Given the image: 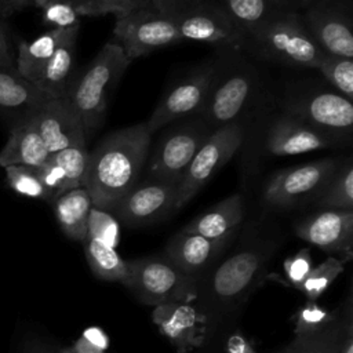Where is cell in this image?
Here are the masks:
<instances>
[{"mask_svg": "<svg viewBox=\"0 0 353 353\" xmlns=\"http://www.w3.org/2000/svg\"><path fill=\"white\" fill-rule=\"evenodd\" d=\"M150 142L146 124L139 123L110 132L88 152L83 188L94 207L110 211L139 182Z\"/></svg>", "mask_w": 353, "mask_h": 353, "instance_id": "1", "label": "cell"}, {"mask_svg": "<svg viewBox=\"0 0 353 353\" xmlns=\"http://www.w3.org/2000/svg\"><path fill=\"white\" fill-rule=\"evenodd\" d=\"M130 63L121 46L110 39L84 70L73 76L65 97L79 113L87 139L102 125L108 98Z\"/></svg>", "mask_w": 353, "mask_h": 353, "instance_id": "2", "label": "cell"}, {"mask_svg": "<svg viewBox=\"0 0 353 353\" xmlns=\"http://www.w3.org/2000/svg\"><path fill=\"white\" fill-rule=\"evenodd\" d=\"M299 11L277 17L255 29L247 36L245 47L272 62L316 69L323 51L305 29Z\"/></svg>", "mask_w": 353, "mask_h": 353, "instance_id": "3", "label": "cell"}, {"mask_svg": "<svg viewBox=\"0 0 353 353\" xmlns=\"http://www.w3.org/2000/svg\"><path fill=\"white\" fill-rule=\"evenodd\" d=\"M175 121L178 123L168 127L149 149L143 168L146 179L178 185L192 159L214 131L200 116Z\"/></svg>", "mask_w": 353, "mask_h": 353, "instance_id": "4", "label": "cell"}, {"mask_svg": "<svg viewBox=\"0 0 353 353\" xmlns=\"http://www.w3.org/2000/svg\"><path fill=\"white\" fill-rule=\"evenodd\" d=\"M132 62L153 51L182 41L175 18L152 7H138L116 15L113 39Z\"/></svg>", "mask_w": 353, "mask_h": 353, "instance_id": "5", "label": "cell"}, {"mask_svg": "<svg viewBox=\"0 0 353 353\" xmlns=\"http://www.w3.org/2000/svg\"><path fill=\"white\" fill-rule=\"evenodd\" d=\"M132 290L146 305L159 306L174 302L188 303L196 296L194 280L167 258H139L127 261Z\"/></svg>", "mask_w": 353, "mask_h": 353, "instance_id": "6", "label": "cell"}, {"mask_svg": "<svg viewBox=\"0 0 353 353\" xmlns=\"http://www.w3.org/2000/svg\"><path fill=\"white\" fill-rule=\"evenodd\" d=\"M244 141L241 121L219 127L211 132L197 150L176 185L175 210L190 201L199 190L233 157Z\"/></svg>", "mask_w": 353, "mask_h": 353, "instance_id": "7", "label": "cell"}, {"mask_svg": "<svg viewBox=\"0 0 353 353\" xmlns=\"http://www.w3.org/2000/svg\"><path fill=\"white\" fill-rule=\"evenodd\" d=\"M288 112L338 143L349 141L353 128V103L335 90H314L292 94L283 103Z\"/></svg>", "mask_w": 353, "mask_h": 353, "instance_id": "8", "label": "cell"}, {"mask_svg": "<svg viewBox=\"0 0 353 353\" xmlns=\"http://www.w3.org/2000/svg\"><path fill=\"white\" fill-rule=\"evenodd\" d=\"M258 84L255 70L248 66L219 68L199 116L212 130L240 121V116L256 94Z\"/></svg>", "mask_w": 353, "mask_h": 353, "instance_id": "9", "label": "cell"}, {"mask_svg": "<svg viewBox=\"0 0 353 353\" xmlns=\"http://www.w3.org/2000/svg\"><path fill=\"white\" fill-rule=\"evenodd\" d=\"M219 65L208 63L175 83L161 98L148 121V131L153 135L175 120L199 116L219 72Z\"/></svg>", "mask_w": 353, "mask_h": 353, "instance_id": "10", "label": "cell"}, {"mask_svg": "<svg viewBox=\"0 0 353 353\" xmlns=\"http://www.w3.org/2000/svg\"><path fill=\"white\" fill-rule=\"evenodd\" d=\"M301 21L323 52L353 58L349 6L339 0H316L301 8Z\"/></svg>", "mask_w": 353, "mask_h": 353, "instance_id": "11", "label": "cell"}, {"mask_svg": "<svg viewBox=\"0 0 353 353\" xmlns=\"http://www.w3.org/2000/svg\"><path fill=\"white\" fill-rule=\"evenodd\" d=\"M339 164V160L328 157L281 170L269 178L263 200L270 207L287 208L309 196L314 197Z\"/></svg>", "mask_w": 353, "mask_h": 353, "instance_id": "12", "label": "cell"}, {"mask_svg": "<svg viewBox=\"0 0 353 353\" xmlns=\"http://www.w3.org/2000/svg\"><path fill=\"white\" fill-rule=\"evenodd\" d=\"M179 34L183 40L201 41L232 50L245 47L244 32L212 0H203L175 17Z\"/></svg>", "mask_w": 353, "mask_h": 353, "instance_id": "13", "label": "cell"}, {"mask_svg": "<svg viewBox=\"0 0 353 353\" xmlns=\"http://www.w3.org/2000/svg\"><path fill=\"white\" fill-rule=\"evenodd\" d=\"M175 183L145 179L124 194L109 212L127 226H142L175 210Z\"/></svg>", "mask_w": 353, "mask_h": 353, "instance_id": "14", "label": "cell"}, {"mask_svg": "<svg viewBox=\"0 0 353 353\" xmlns=\"http://www.w3.org/2000/svg\"><path fill=\"white\" fill-rule=\"evenodd\" d=\"M32 116L50 154L87 143L81 119L66 97L48 98Z\"/></svg>", "mask_w": 353, "mask_h": 353, "instance_id": "15", "label": "cell"}, {"mask_svg": "<svg viewBox=\"0 0 353 353\" xmlns=\"http://www.w3.org/2000/svg\"><path fill=\"white\" fill-rule=\"evenodd\" d=\"M335 145H339L335 139L288 112L277 114L265 132V150L272 156H295Z\"/></svg>", "mask_w": 353, "mask_h": 353, "instance_id": "16", "label": "cell"}, {"mask_svg": "<svg viewBox=\"0 0 353 353\" xmlns=\"http://www.w3.org/2000/svg\"><path fill=\"white\" fill-rule=\"evenodd\" d=\"M296 234L328 254L353 256V210H323L296 226Z\"/></svg>", "mask_w": 353, "mask_h": 353, "instance_id": "17", "label": "cell"}, {"mask_svg": "<svg viewBox=\"0 0 353 353\" xmlns=\"http://www.w3.org/2000/svg\"><path fill=\"white\" fill-rule=\"evenodd\" d=\"M153 321L179 353H185L203 342L204 319L189 303L174 302L154 306Z\"/></svg>", "mask_w": 353, "mask_h": 353, "instance_id": "18", "label": "cell"}, {"mask_svg": "<svg viewBox=\"0 0 353 353\" xmlns=\"http://www.w3.org/2000/svg\"><path fill=\"white\" fill-rule=\"evenodd\" d=\"M48 157L50 153L30 114L11 125L8 139L0 150V167H39Z\"/></svg>", "mask_w": 353, "mask_h": 353, "instance_id": "19", "label": "cell"}, {"mask_svg": "<svg viewBox=\"0 0 353 353\" xmlns=\"http://www.w3.org/2000/svg\"><path fill=\"white\" fill-rule=\"evenodd\" d=\"M50 97L34 83L12 69L0 68V112L11 116L12 124L30 116Z\"/></svg>", "mask_w": 353, "mask_h": 353, "instance_id": "20", "label": "cell"}, {"mask_svg": "<svg viewBox=\"0 0 353 353\" xmlns=\"http://www.w3.org/2000/svg\"><path fill=\"white\" fill-rule=\"evenodd\" d=\"M266 255L254 248L244 250L226 259L212 277V290L219 298L239 296L254 281L263 266Z\"/></svg>", "mask_w": 353, "mask_h": 353, "instance_id": "21", "label": "cell"}, {"mask_svg": "<svg viewBox=\"0 0 353 353\" xmlns=\"http://www.w3.org/2000/svg\"><path fill=\"white\" fill-rule=\"evenodd\" d=\"M244 32L245 37L284 14L299 11L296 0H212Z\"/></svg>", "mask_w": 353, "mask_h": 353, "instance_id": "22", "label": "cell"}, {"mask_svg": "<svg viewBox=\"0 0 353 353\" xmlns=\"http://www.w3.org/2000/svg\"><path fill=\"white\" fill-rule=\"evenodd\" d=\"M228 239H208L181 230L170 240L165 248V258L178 269L190 274L204 266L223 247Z\"/></svg>", "mask_w": 353, "mask_h": 353, "instance_id": "23", "label": "cell"}, {"mask_svg": "<svg viewBox=\"0 0 353 353\" xmlns=\"http://www.w3.org/2000/svg\"><path fill=\"white\" fill-rule=\"evenodd\" d=\"M244 218V201L241 194L234 193L200 214L182 230L208 239L230 237Z\"/></svg>", "mask_w": 353, "mask_h": 353, "instance_id": "24", "label": "cell"}, {"mask_svg": "<svg viewBox=\"0 0 353 353\" xmlns=\"http://www.w3.org/2000/svg\"><path fill=\"white\" fill-rule=\"evenodd\" d=\"M79 28L80 26H74L68 30L66 36L47 61L36 80V85L52 98L65 97L66 90L74 76L73 65Z\"/></svg>", "mask_w": 353, "mask_h": 353, "instance_id": "25", "label": "cell"}, {"mask_svg": "<svg viewBox=\"0 0 353 353\" xmlns=\"http://www.w3.org/2000/svg\"><path fill=\"white\" fill-rule=\"evenodd\" d=\"M52 204L62 232L69 239L83 243L87 237V221L92 208L88 192L83 186L70 189L58 196Z\"/></svg>", "mask_w": 353, "mask_h": 353, "instance_id": "26", "label": "cell"}, {"mask_svg": "<svg viewBox=\"0 0 353 353\" xmlns=\"http://www.w3.org/2000/svg\"><path fill=\"white\" fill-rule=\"evenodd\" d=\"M69 29H48L33 41L19 40L15 65L17 72L36 84L44 65L61 44Z\"/></svg>", "mask_w": 353, "mask_h": 353, "instance_id": "27", "label": "cell"}, {"mask_svg": "<svg viewBox=\"0 0 353 353\" xmlns=\"http://www.w3.org/2000/svg\"><path fill=\"white\" fill-rule=\"evenodd\" d=\"M83 244L88 266L98 279L119 281L130 288L131 276L128 262L124 261L114 248L88 237Z\"/></svg>", "mask_w": 353, "mask_h": 353, "instance_id": "28", "label": "cell"}, {"mask_svg": "<svg viewBox=\"0 0 353 353\" xmlns=\"http://www.w3.org/2000/svg\"><path fill=\"white\" fill-rule=\"evenodd\" d=\"M314 203L321 210H353V165L350 160L338 165L314 196Z\"/></svg>", "mask_w": 353, "mask_h": 353, "instance_id": "29", "label": "cell"}, {"mask_svg": "<svg viewBox=\"0 0 353 353\" xmlns=\"http://www.w3.org/2000/svg\"><path fill=\"white\" fill-rule=\"evenodd\" d=\"M342 323L334 321L324 331L310 336H295V339L283 350L277 353H339L345 339L347 327Z\"/></svg>", "mask_w": 353, "mask_h": 353, "instance_id": "30", "label": "cell"}, {"mask_svg": "<svg viewBox=\"0 0 353 353\" xmlns=\"http://www.w3.org/2000/svg\"><path fill=\"white\" fill-rule=\"evenodd\" d=\"M334 90L347 99L353 98V58L323 52L316 68Z\"/></svg>", "mask_w": 353, "mask_h": 353, "instance_id": "31", "label": "cell"}, {"mask_svg": "<svg viewBox=\"0 0 353 353\" xmlns=\"http://www.w3.org/2000/svg\"><path fill=\"white\" fill-rule=\"evenodd\" d=\"M50 156L63 172L66 192L83 186L88 163L87 143L73 145Z\"/></svg>", "mask_w": 353, "mask_h": 353, "instance_id": "32", "label": "cell"}, {"mask_svg": "<svg viewBox=\"0 0 353 353\" xmlns=\"http://www.w3.org/2000/svg\"><path fill=\"white\" fill-rule=\"evenodd\" d=\"M343 259L330 255L319 266L312 268L305 280L296 288L301 290L309 298V301H316L343 272Z\"/></svg>", "mask_w": 353, "mask_h": 353, "instance_id": "33", "label": "cell"}, {"mask_svg": "<svg viewBox=\"0 0 353 353\" xmlns=\"http://www.w3.org/2000/svg\"><path fill=\"white\" fill-rule=\"evenodd\" d=\"M4 171H6L7 185L18 194L32 197V199L52 201L51 194L41 183L33 167L8 165V167H4Z\"/></svg>", "mask_w": 353, "mask_h": 353, "instance_id": "34", "label": "cell"}, {"mask_svg": "<svg viewBox=\"0 0 353 353\" xmlns=\"http://www.w3.org/2000/svg\"><path fill=\"white\" fill-rule=\"evenodd\" d=\"M335 320L334 313L316 305L314 301H307L295 314V335L310 336L319 334L328 328Z\"/></svg>", "mask_w": 353, "mask_h": 353, "instance_id": "35", "label": "cell"}, {"mask_svg": "<svg viewBox=\"0 0 353 353\" xmlns=\"http://www.w3.org/2000/svg\"><path fill=\"white\" fill-rule=\"evenodd\" d=\"M37 7L43 11V21L50 29H69L80 26V12L70 0H40Z\"/></svg>", "mask_w": 353, "mask_h": 353, "instance_id": "36", "label": "cell"}, {"mask_svg": "<svg viewBox=\"0 0 353 353\" xmlns=\"http://www.w3.org/2000/svg\"><path fill=\"white\" fill-rule=\"evenodd\" d=\"M87 237L114 248L119 243L117 219L109 211L92 205L87 221Z\"/></svg>", "mask_w": 353, "mask_h": 353, "instance_id": "37", "label": "cell"}, {"mask_svg": "<svg viewBox=\"0 0 353 353\" xmlns=\"http://www.w3.org/2000/svg\"><path fill=\"white\" fill-rule=\"evenodd\" d=\"M81 17H99L105 14L120 15L130 10L128 0H70Z\"/></svg>", "mask_w": 353, "mask_h": 353, "instance_id": "38", "label": "cell"}, {"mask_svg": "<svg viewBox=\"0 0 353 353\" xmlns=\"http://www.w3.org/2000/svg\"><path fill=\"white\" fill-rule=\"evenodd\" d=\"M312 270V258L307 248H302L284 262V272L294 287H298Z\"/></svg>", "mask_w": 353, "mask_h": 353, "instance_id": "39", "label": "cell"}, {"mask_svg": "<svg viewBox=\"0 0 353 353\" xmlns=\"http://www.w3.org/2000/svg\"><path fill=\"white\" fill-rule=\"evenodd\" d=\"M128 1H130V10L138 8V7H152L154 10H159L175 18L179 12L185 11L186 8L203 0H128Z\"/></svg>", "mask_w": 353, "mask_h": 353, "instance_id": "40", "label": "cell"}, {"mask_svg": "<svg viewBox=\"0 0 353 353\" xmlns=\"http://www.w3.org/2000/svg\"><path fill=\"white\" fill-rule=\"evenodd\" d=\"M81 338L85 339L88 343H91L94 347L99 349L101 352H103L109 346V339H108L106 334L101 328H98V327L87 328L83 332Z\"/></svg>", "mask_w": 353, "mask_h": 353, "instance_id": "41", "label": "cell"}, {"mask_svg": "<svg viewBox=\"0 0 353 353\" xmlns=\"http://www.w3.org/2000/svg\"><path fill=\"white\" fill-rule=\"evenodd\" d=\"M0 68L1 69H12V54L8 44V37L3 23L0 22Z\"/></svg>", "mask_w": 353, "mask_h": 353, "instance_id": "42", "label": "cell"}, {"mask_svg": "<svg viewBox=\"0 0 353 353\" xmlns=\"http://www.w3.org/2000/svg\"><path fill=\"white\" fill-rule=\"evenodd\" d=\"M40 0H0V15L7 17L25 7L36 6Z\"/></svg>", "mask_w": 353, "mask_h": 353, "instance_id": "43", "label": "cell"}, {"mask_svg": "<svg viewBox=\"0 0 353 353\" xmlns=\"http://www.w3.org/2000/svg\"><path fill=\"white\" fill-rule=\"evenodd\" d=\"M230 353H254L244 339L234 338L230 341Z\"/></svg>", "mask_w": 353, "mask_h": 353, "instance_id": "44", "label": "cell"}, {"mask_svg": "<svg viewBox=\"0 0 353 353\" xmlns=\"http://www.w3.org/2000/svg\"><path fill=\"white\" fill-rule=\"evenodd\" d=\"M339 353H353V336H352V325L349 324L345 339L339 349Z\"/></svg>", "mask_w": 353, "mask_h": 353, "instance_id": "45", "label": "cell"}, {"mask_svg": "<svg viewBox=\"0 0 353 353\" xmlns=\"http://www.w3.org/2000/svg\"><path fill=\"white\" fill-rule=\"evenodd\" d=\"M298 1V4H299V7L301 8H303V7H306V6H309L310 3H313V1H316V0H296Z\"/></svg>", "mask_w": 353, "mask_h": 353, "instance_id": "46", "label": "cell"}, {"mask_svg": "<svg viewBox=\"0 0 353 353\" xmlns=\"http://www.w3.org/2000/svg\"><path fill=\"white\" fill-rule=\"evenodd\" d=\"M59 353H76L72 347H66V349H62Z\"/></svg>", "mask_w": 353, "mask_h": 353, "instance_id": "47", "label": "cell"}, {"mask_svg": "<svg viewBox=\"0 0 353 353\" xmlns=\"http://www.w3.org/2000/svg\"><path fill=\"white\" fill-rule=\"evenodd\" d=\"M30 353H47V352H44V350H41V349H34V350H32Z\"/></svg>", "mask_w": 353, "mask_h": 353, "instance_id": "48", "label": "cell"}]
</instances>
